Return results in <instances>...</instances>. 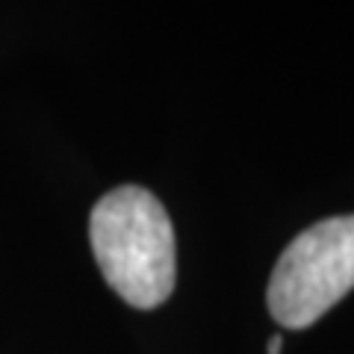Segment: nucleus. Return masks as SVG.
Instances as JSON below:
<instances>
[{"label": "nucleus", "instance_id": "3", "mask_svg": "<svg viewBox=\"0 0 354 354\" xmlns=\"http://www.w3.org/2000/svg\"><path fill=\"white\" fill-rule=\"evenodd\" d=\"M281 346H283V339H281V334H274V337L269 339V354H281Z\"/></svg>", "mask_w": 354, "mask_h": 354}, {"label": "nucleus", "instance_id": "2", "mask_svg": "<svg viewBox=\"0 0 354 354\" xmlns=\"http://www.w3.org/2000/svg\"><path fill=\"white\" fill-rule=\"evenodd\" d=\"M354 290V216L322 218L283 248L266 304L281 328L316 325Z\"/></svg>", "mask_w": 354, "mask_h": 354}, {"label": "nucleus", "instance_id": "1", "mask_svg": "<svg viewBox=\"0 0 354 354\" xmlns=\"http://www.w3.org/2000/svg\"><path fill=\"white\" fill-rule=\"evenodd\" d=\"M88 239L104 281L121 301L153 310L174 292V227L162 201L145 186H118L95 204Z\"/></svg>", "mask_w": 354, "mask_h": 354}]
</instances>
